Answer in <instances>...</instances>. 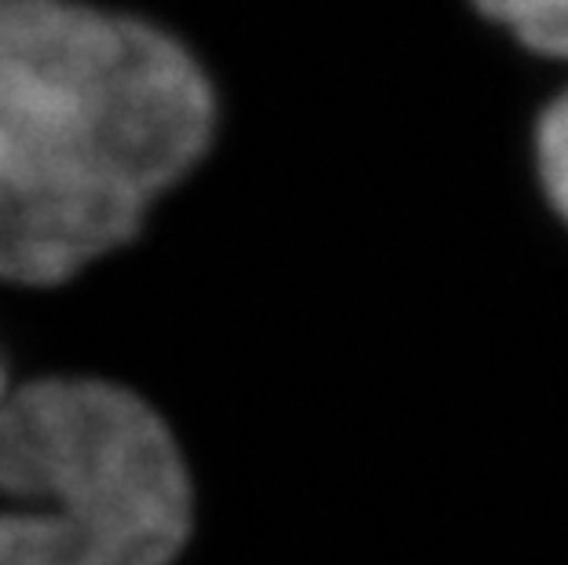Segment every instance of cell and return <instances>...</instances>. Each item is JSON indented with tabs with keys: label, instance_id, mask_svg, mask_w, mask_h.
Wrapping results in <instances>:
<instances>
[{
	"label": "cell",
	"instance_id": "277c9868",
	"mask_svg": "<svg viewBox=\"0 0 568 565\" xmlns=\"http://www.w3.org/2000/svg\"><path fill=\"white\" fill-rule=\"evenodd\" d=\"M536 165L550 206L568 224V92L558 95L536 125Z\"/></svg>",
	"mask_w": 568,
	"mask_h": 565
},
{
	"label": "cell",
	"instance_id": "7a4b0ae2",
	"mask_svg": "<svg viewBox=\"0 0 568 565\" xmlns=\"http://www.w3.org/2000/svg\"><path fill=\"white\" fill-rule=\"evenodd\" d=\"M0 565H173L195 488L165 418L106 379H38L0 404Z\"/></svg>",
	"mask_w": 568,
	"mask_h": 565
},
{
	"label": "cell",
	"instance_id": "5b68a950",
	"mask_svg": "<svg viewBox=\"0 0 568 565\" xmlns=\"http://www.w3.org/2000/svg\"><path fill=\"white\" fill-rule=\"evenodd\" d=\"M8 401V375H4V364H0V404Z\"/></svg>",
	"mask_w": 568,
	"mask_h": 565
},
{
	"label": "cell",
	"instance_id": "6da1fadb",
	"mask_svg": "<svg viewBox=\"0 0 568 565\" xmlns=\"http://www.w3.org/2000/svg\"><path fill=\"white\" fill-rule=\"evenodd\" d=\"M216 92L136 16L0 0V280L59 286L129 246L205 159Z\"/></svg>",
	"mask_w": 568,
	"mask_h": 565
},
{
	"label": "cell",
	"instance_id": "3957f363",
	"mask_svg": "<svg viewBox=\"0 0 568 565\" xmlns=\"http://www.w3.org/2000/svg\"><path fill=\"white\" fill-rule=\"evenodd\" d=\"M477 11L499 22L531 52L568 59V0H474Z\"/></svg>",
	"mask_w": 568,
	"mask_h": 565
}]
</instances>
